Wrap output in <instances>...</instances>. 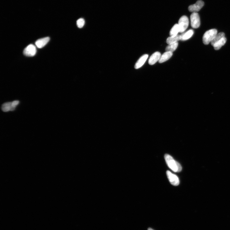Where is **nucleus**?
Masks as SVG:
<instances>
[{
	"instance_id": "1",
	"label": "nucleus",
	"mask_w": 230,
	"mask_h": 230,
	"mask_svg": "<svg viewBox=\"0 0 230 230\" xmlns=\"http://www.w3.org/2000/svg\"><path fill=\"white\" fill-rule=\"evenodd\" d=\"M226 39L225 37V34L224 32H220L217 34L211 42V45L214 47L216 50L221 49L222 46L226 43Z\"/></svg>"
},
{
	"instance_id": "14",
	"label": "nucleus",
	"mask_w": 230,
	"mask_h": 230,
	"mask_svg": "<svg viewBox=\"0 0 230 230\" xmlns=\"http://www.w3.org/2000/svg\"><path fill=\"white\" fill-rule=\"evenodd\" d=\"M194 33V31L193 30H190L186 32L181 34V40L185 41L190 39L193 36Z\"/></svg>"
},
{
	"instance_id": "7",
	"label": "nucleus",
	"mask_w": 230,
	"mask_h": 230,
	"mask_svg": "<svg viewBox=\"0 0 230 230\" xmlns=\"http://www.w3.org/2000/svg\"><path fill=\"white\" fill-rule=\"evenodd\" d=\"M36 47L32 44H30L27 46L23 51V53L27 56L32 57L35 56L36 53Z\"/></svg>"
},
{
	"instance_id": "8",
	"label": "nucleus",
	"mask_w": 230,
	"mask_h": 230,
	"mask_svg": "<svg viewBox=\"0 0 230 230\" xmlns=\"http://www.w3.org/2000/svg\"><path fill=\"white\" fill-rule=\"evenodd\" d=\"M167 175L170 183L174 186H177L180 183L179 178L176 175L174 174L169 171H167Z\"/></svg>"
},
{
	"instance_id": "19",
	"label": "nucleus",
	"mask_w": 230,
	"mask_h": 230,
	"mask_svg": "<svg viewBox=\"0 0 230 230\" xmlns=\"http://www.w3.org/2000/svg\"><path fill=\"white\" fill-rule=\"evenodd\" d=\"M148 230H153L151 228H149L148 229Z\"/></svg>"
},
{
	"instance_id": "9",
	"label": "nucleus",
	"mask_w": 230,
	"mask_h": 230,
	"mask_svg": "<svg viewBox=\"0 0 230 230\" xmlns=\"http://www.w3.org/2000/svg\"><path fill=\"white\" fill-rule=\"evenodd\" d=\"M160 53L157 51L153 53L149 58L148 63L150 65L155 64L158 61H159L161 56Z\"/></svg>"
},
{
	"instance_id": "4",
	"label": "nucleus",
	"mask_w": 230,
	"mask_h": 230,
	"mask_svg": "<svg viewBox=\"0 0 230 230\" xmlns=\"http://www.w3.org/2000/svg\"><path fill=\"white\" fill-rule=\"evenodd\" d=\"M191 26L193 28L197 29L200 27V16L197 13H193L190 16Z\"/></svg>"
},
{
	"instance_id": "13",
	"label": "nucleus",
	"mask_w": 230,
	"mask_h": 230,
	"mask_svg": "<svg viewBox=\"0 0 230 230\" xmlns=\"http://www.w3.org/2000/svg\"><path fill=\"white\" fill-rule=\"evenodd\" d=\"M173 55V53L166 51L161 56L159 61L160 63H162L169 60Z\"/></svg>"
},
{
	"instance_id": "18",
	"label": "nucleus",
	"mask_w": 230,
	"mask_h": 230,
	"mask_svg": "<svg viewBox=\"0 0 230 230\" xmlns=\"http://www.w3.org/2000/svg\"><path fill=\"white\" fill-rule=\"evenodd\" d=\"M77 24L79 28H83L85 24V20L83 18H80L77 20Z\"/></svg>"
},
{
	"instance_id": "2",
	"label": "nucleus",
	"mask_w": 230,
	"mask_h": 230,
	"mask_svg": "<svg viewBox=\"0 0 230 230\" xmlns=\"http://www.w3.org/2000/svg\"><path fill=\"white\" fill-rule=\"evenodd\" d=\"M164 157L167 165L171 170L175 172H179L181 171L182 167L180 164L175 160L172 157L166 154Z\"/></svg>"
},
{
	"instance_id": "17",
	"label": "nucleus",
	"mask_w": 230,
	"mask_h": 230,
	"mask_svg": "<svg viewBox=\"0 0 230 230\" xmlns=\"http://www.w3.org/2000/svg\"><path fill=\"white\" fill-rule=\"evenodd\" d=\"M178 43L171 44H169L166 48V51H170V52H173V51L176 50L178 46Z\"/></svg>"
},
{
	"instance_id": "12",
	"label": "nucleus",
	"mask_w": 230,
	"mask_h": 230,
	"mask_svg": "<svg viewBox=\"0 0 230 230\" xmlns=\"http://www.w3.org/2000/svg\"><path fill=\"white\" fill-rule=\"evenodd\" d=\"M15 108L13 106L12 102H6L3 104L1 106V109L4 112H8L9 111H13L15 110Z\"/></svg>"
},
{
	"instance_id": "15",
	"label": "nucleus",
	"mask_w": 230,
	"mask_h": 230,
	"mask_svg": "<svg viewBox=\"0 0 230 230\" xmlns=\"http://www.w3.org/2000/svg\"><path fill=\"white\" fill-rule=\"evenodd\" d=\"M180 40H181V36L178 34L176 36L168 37L167 40V43L170 44L177 42Z\"/></svg>"
},
{
	"instance_id": "11",
	"label": "nucleus",
	"mask_w": 230,
	"mask_h": 230,
	"mask_svg": "<svg viewBox=\"0 0 230 230\" xmlns=\"http://www.w3.org/2000/svg\"><path fill=\"white\" fill-rule=\"evenodd\" d=\"M148 57V55L145 54L141 57L135 64V69H138L141 67L146 62Z\"/></svg>"
},
{
	"instance_id": "16",
	"label": "nucleus",
	"mask_w": 230,
	"mask_h": 230,
	"mask_svg": "<svg viewBox=\"0 0 230 230\" xmlns=\"http://www.w3.org/2000/svg\"><path fill=\"white\" fill-rule=\"evenodd\" d=\"M180 31L179 26L178 24H175L170 31V37H174L177 35L178 33L180 32Z\"/></svg>"
},
{
	"instance_id": "5",
	"label": "nucleus",
	"mask_w": 230,
	"mask_h": 230,
	"mask_svg": "<svg viewBox=\"0 0 230 230\" xmlns=\"http://www.w3.org/2000/svg\"><path fill=\"white\" fill-rule=\"evenodd\" d=\"M178 25L180 28V32H184L189 26V20L188 17L185 15L181 17L178 22Z\"/></svg>"
},
{
	"instance_id": "6",
	"label": "nucleus",
	"mask_w": 230,
	"mask_h": 230,
	"mask_svg": "<svg viewBox=\"0 0 230 230\" xmlns=\"http://www.w3.org/2000/svg\"><path fill=\"white\" fill-rule=\"evenodd\" d=\"M204 5V3L201 0H199L195 4L189 6L188 10L189 11L193 13H197L200 11V9L203 7Z\"/></svg>"
},
{
	"instance_id": "3",
	"label": "nucleus",
	"mask_w": 230,
	"mask_h": 230,
	"mask_svg": "<svg viewBox=\"0 0 230 230\" xmlns=\"http://www.w3.org/2000/svg\"><path fill=\"white\" fill-rule=\"evenodd\" d=\"M217 30L215 29H212L207 31L203 37V42L205 45H207L214 39L217 34Z\"/></svg>"
},
{
	"instance_id": "10",
	"label": "nucleus",
	"mask_w": 230,
	"mask_h": 230,
	"mask_svg": "<svg viewBox=\"0 0 230 230\" xmlns=\"http://www.w3.org/2000/svg\"><path fill=\"white\" fill-rule=\"evenodd\" d=\"M50 39V38L47 37L38 40L35 42L36 46L39 49H41L49 42Z\"/></svg>"
}]
</instances>
